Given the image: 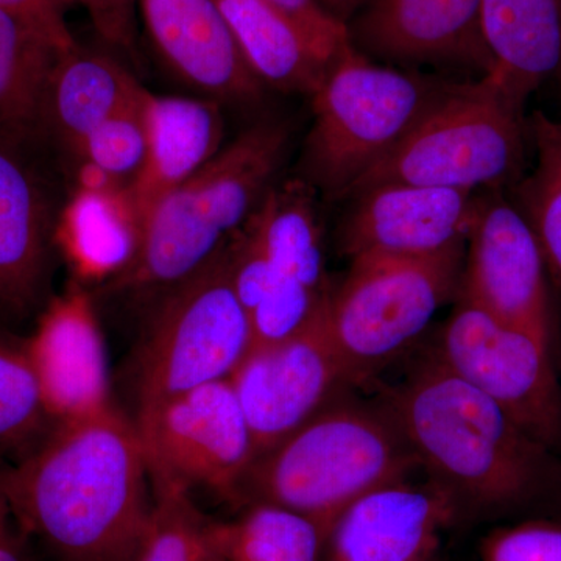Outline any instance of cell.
<instances>
[{"label": "cell", "instance_id": "obj_1", "mask_svg": "<svg viewBox=\"0 0 561 561\" xmlns=\"http://www.w3.org/2000/svg\"><path fill=\"white\" fill-rule=\"evenodd\" d=\"M136 423L116 408L57 423L5 468L10 515L55 561H133L153 511Z\"/></svg>", "mask_w": 561, "mask_h": 561}, {"label": "cell", "instance_id": "obj_2", "mask_svg": "<svg viewBox=\"0 0 561 561\" xmlns=\"http://www.w3.org/2000/svg\"><path fill=\"white\" fill-rule=\"evenodd\" d=\"M386 409L420 468L451 491L461 512L518 507L556 478L551 449L437 357L391 391Z\"/></svg>", "mask_w": 561, "mask_h": 561}, {"label": "cell", "instance_id": "obj_3", "mask_svg": "<svg viewBox=\"0 0 561 561\" xmlns=\"http://www.w3.org/2000/svg\"><path fill=\"white\" fill-rule=\"evenodd\" d=\"M289 142L279 122H261L221 149L151 208L135 261L110 287L172 289L202 271L261 205Z\"/></svg>", "mask_w": 561, "mask_h": 561}, {"label": "cell", "instance_id": "obj_4", "mask_svg": "<svg viewBox=\"0 0 561 561\" xmlns=\"http://www.w3.org/2000/svg\"><path fill=\"white\" fill-rule=\"evenodd\" d=\"M416 468L386 405L332 400L257 457L243 482L241 508L268 502L332 527L354 501Z\"/></svg>", "mask_w": 561, "mask_h": 561}, {"label": "cell", "instance_id": "obj_5", "mask_svg": "<svg viewBox=\"0 0 561 561\" xmlns=\"http://www.w3.org/2000/svg\"><path fill=\"white\" fill-rule=\"evenodd\" d=\"M527 136L524 103L490 73L453 83L348 195L383 184L501 191L522 175Z\"/></svg>", "mask_w": 561, "mask_h": 561}, {"label": "cell", "instance_id": "obj_6", "mask_svg": "<svg viewBox=\"0 0 561 561\" xmlns=\"http://www.w3.org/2000/svg\"><path fill=\"white\" fill-rule=\"evenodd\" d=\"M453 83L375 65L348 44L313 99L306 139V183L328 198L348 197Z\"/></svg>", "mask_w": 561, "mask_h": 561}, {"label": "cell", "instance_id": "obj_7", "mask_svg": "<svg viewBox=\"0 0 561 561\" xmlns=\"http://www.w3.org/2000/svg\"><path fill=\"white\" fill-rule=\"evenodd\" d=\"M465 250L431 257L362 254L330 291L327 327L350 383L411 346L460 289Z\"/></svg>", "mask_w": 561, "mask_h": 561}, {"label": "cell", "instance_id": "obj_8", "mask_svg": "<svg viewBox=\"0 0 561 561\" xmlns=\"http://www.w3.org/2000/svg\"><path fill=\"white\" fill-rule=\"evenodd\" d=\"M249 313L232 287L225 249L169 289L138 357L139 409L231 379L253 350Z\"/></svg>", "mask_w": 561, "mask_h": 561}, {"label": "cell", "instance_id": "obj_9", "mask_svg": "<svg viewBox=\"0 0 561 561\" xmlns=\"http://www.w3.org/2000/svg\"><path fill=\"white\" fill-rule=\"evenodd\" d=\"M136 427L151 483L205 490L241 508L257 451L231 379L139 409Z\"/></svg>", "mask_w": 561, "mask_h": 561}, {"label": "cell", "instance_id": "obj_10", "mask_svg": "<svg viewBox=\"0 0 561 561\" xmlns=\"http://www.w3.org/2000/svg\"><path fill=\"white\" fill-rule=\"evenodd\" d=\"M438 360L491 400L546 448H561V383L553 350L459 298Z\"/></svg>", "mask_w": 561, "mask_h": 561}, {"label": "cell", "instance_id": "obj_11", "mask_svg": "<svg viewBox=\"0 0 561 561\" xmlns=\"http://www.w3.org/2000/svg\"><path fill=\"white\" fill-rule=\"evenodd\" d=\"M467 249L459 298L556 350L545 257L529 221L501 191L479 194Z\"/></svg>", "mask_w": 561, "mask_h": 561}, {"label": "cell", "instance_id": "obj_12", "mask_svg": "<svg viewBox=\"0 0 561 561\" xmlns=\"http://www.w3.org/2000/svg\"><path fill=\"white\" fill-rule=\"evenodd\" d=\"M330 297V295H328ZM327 302L294 337L257 346L231 376L257 457L334 400L346 378L327 327Z\"/></svg>", "mask_w": 561, "mask_h": 561}, {"label": "cell", "instance_id": "obj_13", "mask_svg": "<svg viewBox=\"0 0 561 561\" xmlns=\"http://www.w3.org/2000/svg\"><path fill=\"white\" fill-rule=\"evenodd\" d=\"M353 197L341 228L343 254L431 257L467 249L479 192L383 184Z\"/></svg>", "mask_w": 561, "mask_h": 561}, {"label": "cell", "instance_id": "obj_14", "mask_svg": "<svg viewBox=\"0 0 561 561\" xmlns=\"http://www.w3.org/2000/svg\"><path fill=\"white\" fill-rule=\"evenodd\" d=\"M460 513L456 496L434 479L386 483L339 515L324 561H434Z\"/></svg>", "mask_w": 561, "mask_h": 561}, {"label": "cell", "instance_id": "obj_15", "mask_svg": "<svg viewBox=\"0 0 561 561\" xmlns=\"http://www.w3.org/2000/svg\"><path fill=\"white\" fill-rule=\"evenodd\" d=\"M24 346L55 424L113 408L105 342L87 290L72 286L54 298Z\"/></svg>", "mask_w": 561, "mask_h": 561}, {"label": "cell", "instance_id": "obj_16", "mask_svg": "<svg viewBox=\"0 0 561 561\" xmlns=\"http://www.w3.org/2000/svg\"><path fill=\"white\" fill-rule=\"evenodd\" d=\"M482 0H371L348 27L360 54L402 66L494 68L483 41Z\"/></svg>", "mask_w": 561, "mask_h": 561}, {"label": "cell", "instance_id": "obj_17", "mask_svg": "<svg viewBox=\"0 0 561 561\" xmlns=\"http://www.w3.org/2000/svg\"><path fill=\"white\" fill-rule=\"evenodd\" d=\"M164 65L214 98L250 102L262 83L243 61L216 0H136Z\"/></svg>", "mask_w": 561, "mask_h": 561}, {"label": "cell", "instance_id": "obj_18", "mask_svg": "<svg viewBox=\"0 0 561 561\" xmlns=\"http://www.w3.org/2000/svg\"><path fill=\"white\" fill-rule=\"evenodd\" d=\"M24 149L0 139V313L7 317L39 305L55 232L46 187Z\"/></svg>", "mask_w": 561, "mask_h": 561}, {"label": "cell", "instance_id": "obj_19", "mask_svg": "<svg viewBox=\"0 0 561 561\" xmlns=\"http://www.w3.org/2000/svg\"><path fill=\"white\" fill-rule=\"evenodd\" d=\"M149 149L128 186L140 221L165 194L195 175L221 150L224 119L219 103L157 95L144 101Z\"/></svg>", "mask_w": 561, "mask_h": 561}, {"label": "cell", "instance_id": "obj_20", "mask_svg": "<svg viewBox=\"0 0 561 561\" xmlns=\"http://www.w3.org/2000/svg\"><path fill=\"white\" fill-rule=\"evenodd\" d=\"M146 92L119 60L79 44L51 69L44 133H54L72 151L103 122L138 105Z\"/></svg>", "mask_w": 561, "mask_h": 561}, {"label": "cell", "instance_id": "obj_21", "mask_svg": "<svg viewBox=\"0 0 561 561\" xmlns=\"http://www.w3.org/2000/svg\"><path fill=\"white\" fill-rule=\"evenodd\" d=\"M481 25L490 76L519 102L561 72V0H482Z\"/></svg>", "mask_w": 561, "mask_h": 561}, {"label": "cell", "instance_id": "obj_22", "mask_svg": "<svg viewBox=\"0 0 561 561\" xmlns=\"http://www.w3.org/2000/svg\"><path fill=\"white\" fill-rule=\"evenodd\" d=\"M243 61L262 84L312 95L330 62L300 25L271 0H216Z\"/></svg>", "mask_w": 561, "mask_h": 561}, {"label": "cell", "instance_id": "obj_23", "mask_svg": "<svg viewBox=\"0 0 561 561\" xmlns=\"http://www.w3.org/2000/svg\"><path fill=\"white\" fill-rule=\"evenodd\" d=\"M73 273L84 280H113L138 254L142 221L128 187L110 192L73 191L55 225Z\"/></svg>", "mask_w": 561, "mask_h": 561}, {"label": "cell", "instance_id": "obj_24", "mask_svg": "<svg viewBox=\"0 0 561 561\" xmlns=\"http://www.w3.org/2000/svg\"><path fill=\"white\" fill-rule=\"evenodd\" d=\"M313 192L316 190L305 180H290L272 187L251 220L271 260L273 280L301 284L319 294H328L331 287Z\"/></svg>", "mask_w": 561, "mask_h": 561}, {"label": "cell", "instance_id": "obj_25", "mask_svg": "<svg viewBox=\"0 0 561 561\" xmlns=\"http://www.w3.org/2000/svg\"><path fill=\"white\" fill-rule=\"evenodd\" d=\"M60 51L0 9V139L27 147L44 133V102Z\"/></svg>", "mask_w": 561, "mask_h": 561}, {"label": "cell", "instance_id": "obj_26", "mask_svg": "<svg viewBox=\"0 0 561 561\" xmlns=\"http://www.w3.org/2000/svg\"><path fill=\"white\" fill-rule=\"evenodd\" d=\"M331 527L280 505L253 502L216 522L224 561H324Z\"/></svg>", "mask_w": 561, "mask_h": 561}, {"label": "cell", "instance_id": "obj_27", "mask_svg": "<svg viewBox=\"0 0 561 561\" xmlns=\"http://www.w3.org/2000/svg\"><path fill=\"white\" fill-rule=\"evenodd\" d=\"M529 136L535 165L516 184L515 205L534 230L561 300V119L537 111L529 122Z\"/></svg>", "mask_w": 561, "mask_h": 561}, {"label": "cell", "instance_id": "obj_28", "mask_svg": "<svg viewBox=\"0 0 561 561\" xmlns=\"http://www.w3.org/2000/svg\"><path fill=\"white\" fill-rule=\"evenodd\" d=\"M153 511L133 561H224L216 522L206 518L190 491L151 483Z\"/></svg>", "mask_w": 561, "mask_h": 561}, {"label": "cell", "instance_id": "obj_29", "mask_svg": "<svg viewBox=\"0 0 561 561\" xmlns=\"http://www.w3.org/2000/svg\"><path fill=\"white\" fill-rule=\"evenodd\" d=\"M24 342L0 339V454H25L54 426Z\"/></svg>", "mask_w": 561, "mask_h": 561}, {"label": "cell", "instance_id": "obj_30", "mask_svg": "<svg viewBox=\"0 0 561 561\" xmlns=\"http://www.w3.org/2000/svg\"><path fill=\"white\" fill-rule=\"evenodd\" d=\"M144 101L146 95L138 105L103 122L77 144L72 153L80 161L92 162L121 183L130 186L142 169L149 149Z\"/></svg>", "mask_w": 561, "mask_h": 561}, {"label": "cell", "instance_id": "obj_31", "mask_svg": "<svg viewBox=\"0 0 561 561\" xmlns=\"http://www.w3.org/2000/svg\"><path fill=\"white\" fill-rule=\"evenodd\" d=\"M482 561H561V523L535 519L490 531Z\"/></svg>", "mask_w": 561, "mask_h": 561}, {"label": "cell", "instance_id": "obj_32", "mask_svg": "<svg viewBox=\"0 0 561 561\" xmlns=\"http://www.w3.org/2000/svg\"><path fill=\"white\" fill-rule=\"evenodd\" d=\"M87 11L99 38L114 54L138 60V5L136 0H62Z\"/></svg>", "mask_w": 561, "mask_h": 561}, {"label": "cell", "instance_id": "obj_33", "mask_svg": "<svg viewBox=\"0 0 561 561\" xmlns=\"http://www.w3.org/2000/svg\"><path fill=\"white\" fill-rule=\"evenodd\" d=\"M306 32L330 65L351 43L348 25L332 16L320 0H271Z\"/></svg>", "mask_w": 561, "mask_h": 561}, {"label": "cell", "instance_id": "obj_34", "mask_svg": "<svg viewBox=\"0 0 561 561\" xmlns=\"http://www.w3.org/2000/svg\"><path fill=\"white\" fill-rule=\"evenodd\" d=\"M0 9L27 24L60 54L79 46L66 20L68 5L62 0H0Z\"/></svg>", "mask_w": 561, "mask_h": 561}, {"label": "cell", "instance_id": "obj_35", "mask_svg": "<svg viewBox=\"0 0 561 561\" xmlns=\"http://www.w3.org/2000/svg\"><path fill=\"white\" fill-rule=\"evenodd\" d=\"M32 542L11 515L0 523V561H38Z\"/></svg>", "mask_w": 561, "mask_h": 561}, {"label": "cell", "instance_id": "obj_36", "mask_svg": "<svg viewBox=\"0 0 561 561\" xmlns=\"http://www.w3.org/2000/svg\"><path fill=\"white\" fill-rule=\"evenodd\" d=\"M76 190L91 192H110L128 187L127 184L121 183L119 180L114 179L110 173H106L103 169L88 161L79 162V168H77L76 173Z\"/></svg>", "mask_w": 561, "mask_h": 561}, {"label": "cell", "instance_id": "obj_37", "mask_svg": "<svg viewBox=\"0 0 561 561\" xmlns=\"http://www.w3.org/2000/svg\"><path fill=\"white\" fill-rule=\"evenodd\" d=\"M365 2L367 0H320L321 5L324 7L328 13L337 18L339 21L345 22V24L357 10H360Z\"/></svg>", "mask_w": 561, "mask_h": 561}, {"label": "cell", "instance_id": "obj_38", "mask_svg": "<svg viewBox=\"0 0 561 561\" xmlns=\"http://www.w3.org/2000/svg\"><path fill=\"white\" fill-rule=\"evenodd\" d=\"M7 465H0V523L5 522L10 516L9 502H7L5 489H3V476Z\"/></svg>", "mask_w": 561, "mask_h": 561}]
</instances>
